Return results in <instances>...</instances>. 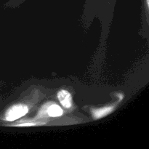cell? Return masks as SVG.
Wrapping results in <instances>:
<instances>
[{
    "label": "cell",
    "mask_w": 149,
    "mask_h": 149,
    "mask_svg": "<svg viewBox=\"0 0 149 149\" xmlns=\"http://www.w3.org/2000/svg\"><path fill=\"white\" fill-rule=\"evenodd\" d=\"M58 99L61 104L65 108H70L72 103V100H71V95L68 91L66 90H61L58 94Z\"/></svg>",
    "instance_id": "7a4b0ae2"
},
{
    "label": "cell",
    "mask_w": 149,
    "mask_h": 149,
    "mask_svg": "<svg viewBox=\"0 0 149 149\" xmlns=\"http://www.w3.org/2000/svg\"><path fill=\"white\" fill-rule=\"evenodd\" d=\"M32 125H34V124L32 123H26V124H22V125H20L19 126H32Z\"/></svg>",
    "instance_id": "5b68a950"
},
{
    "label": "cell",
    "mask_w": 149,
    "mask_h": 149,
    "mask_svg": "<svg viewBox=\"0 0 149 149\" xmlns=\"http://www.w3.org/2000/svg\"><path fill=\"white\" fill-rule=\"evenodd\" d=\"M47 113L49 116L58 117L63 114V110L57 105H52L47 109Z\"/></svg>",
    "instance_id": "277c9868"
},
{
    "label": "cell",
    "mask_w": 149,
    "mask_h": 149,
    "mask_svg": "<svg viewBox=\"0 0 149 149\" xmlns=\"http://www.w3.org/2000/svg\"><path fill=\"white\" fill-rule=\"evenodd\" d=\"M112 111H113V108L112 107H106L100 109H95L93 112V116L95 119H100V118L103 117V116L110 113Z\"/></svg>",
    "instance_id": "3957f363"
},
{
    "label": "cell",
    "mask_w": 149,
    "mask_h": 149,
    "mask_svg": "<svg viewBox=\"0 0 149 149\" xmlns=\"http://www.w3.org/2000/svg\"><path fill=\"white\" fill-rule=\"evenodd\" d=\"M29 111V108L24 104H18L12 106L6 113V120L9 122L17 120L19 118L25 116Z\"/></svg>",
    "instance_id": "6da1fadb"
}]
</instances>
